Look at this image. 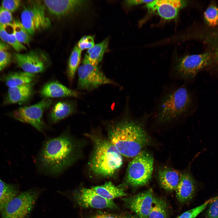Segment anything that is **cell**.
<instances>
[{"instance_id":"1","label":"cell","mask_w":218,"mask_h":218,"mask_svg":"<svg viewBox=\"0 0 218 218\" xmlns=\"http://www.w3.org/2000/svg\"><path fill=\"white\" fill-rule=\"evenodd\" d=\"M78 143L68 130L49 138L43 143L36 159L39 171L57 176L70 167L78 156Z\"/></svg>"},{"instance_id":"2","label":"cell","mask_w":218,"mask_h":218,"mask_svg":"<svg viewBox=\"0 0 218 218\" xmlns=\"http://www.w3.org/2000/svg\"><path fill=\"white\" fill-rule=\"evenodd\" d=\"M109 140L122 156L134 158L148 144V135L138 122L125 117L115 123L109 131Z\"/></svg>"},{"instance_id":"3","label":"cell","mask_w":218,"mask_h":218,"mask_svg":"<svg viewBox=\"0 0 218 218\" xmlns=\"http://www.w3.org/2000/svg\"><path fill=\"white\" fill-rule=\"evenodd\" d=\"M94 149L89 165L92 171L103 177L113 176L121 166L122 155L109 140L92 137Z\"/></svg>"},{"instance_id":"4","label":"cell","mask_w":218,"mask_h":218,"mask_svg":"<svg viewBox=\"0 0 218 218\" xmlns=\"http://www.w3.org/2000/svg\"><path fill=\"white\" fill-rule=\"evenodd\" d=\"M191 103L187 90L180 87L166 96L163 99L157 113V119L165 122L179 117L185 113Z\"/></svg>"},{"instance_id":"5","label":"cell","mask_w":218,"mask_h":218,"mask_svg":"<svg viewBox=\"0 0 218 218\" xmlns=\"http://www.w3.org/2000/svg\"><path fill=\"white\" fill-rule=\"evenodd\" d=\"M41 192L32 189L19 193L5 206L1 218H28Z\"/></svg>"},{"instance_id":"6","label":"cell","mask_w":218,"mask_h":218,"mask_svg":"<svg viewBox=\"0 0 218 218\" xmlns=\"http://www.w3.org/2000/svg\"><path fill=\"white\" fill-rule=\"evenodd\" d=\"M154 160L147 152L141 151L129 163L127 170L126 182L133 187L147 184L151 179Z\"/></svg>"},{"instance_id":"7","label":"cell","mask_w":218,"mask_h":218,"mask_svg":"<svg viewBox=\"0 0 218 218\" xmlns=\"http://www.w3.org/2000/svg\"><path fill=\"white\" fill-rule=\"evenodd\" d=\"M78 72V89L91 91L106 84L119 86L116 82L107 77L99 66L90 64L85 56Z\"/></svg>"},{"instance_id":"8","label":"cell","mask_w":218,"mask_h":218,"mask_svg":"<svg viewBox=\"0 0 218 218\" xmlns=\"http://www.w3.org/2000/svg\"><path fill=\"white\" fill-rule=\"evenodd\" d=\"M45 6L39 1H31L23 7L21 22L31 35L38 29L51 26V21L45 15Z\"/></svg>"},{"instance_id":"9","label":"cell","mask_w":218,"mask_h":218,"mask_svg":"<svg viewBox=\"0 0 218 218\" xmlns=\"http://www.w3.org/2000/svg\"><path fill=\"white\" fill-rule=\"evenodd\" d=\"M52 102L49 98H44L36 104L19 108L14 112L13 116L15 119L29 124L38 130L43 132L45 127L43 115Z\"/></svg>"},{"instance_id":"10","label":"cell","mask_w":218,"mask_h":218,"mask_svg":"<svg viewBox=\"0 0 218 218\" xmlns=\"http://www.w3.org/2000/svg\"><path fill=\"white\" fill-rule=\"evenodd\" d=\"M211 59V56L208 53L187 55L179 60L175 66V70L181 78H191L207 66Z\"/></svg>"},{"instance_id":"11","label":"cell","mask_w":218,"mask_h":218,"mask_svg":"<svg viewBox=\"0 0 218 218\" xmlns=\"http://www.w3.org/2000/svg\"><path fill=\"white\" fill-rule=\"evenodd\" d=\"M72 197L77 204L82 208L99 209L117 208L113 200L103 198L91 188H82L75 191Z\"/></svg>"},{"instance_id":"12","label":"cell","mask_w":218,"mask_h":218,"mask_svg":"<svg viewBox=\"0 0 218 218\" xmlns=\"http://www.w3.org/2000/svg\"><path fill=\"white\" fill-rule=\"evenodd\" d=\"M182 0H156L146 4V7L150 13L159 15L164 20L176 18L180 10L186 5Z\"/></svg>"},{"instance_id":"13","label":"cell","mask_w":218,"mask_h":218,"mask_svg":"<svg viewBox=\"0 0 218 218\" xmlns=\"http://www.w3.org/2000/svg\"><path fill=\"white\" fill-rule=\"evenodd\" d=\"M154 197L151 189L124 199L126 206L139 218H149Z\"/></svg>"},{"instance_id":"14","label":"cell","mask_w":218,"mask_h":218,"mask_svg":"<svg viewBox=\"0 0 218 218\" xmlns=\"http://www.w3.org/2000/svg\"><path fill=\"white\" fill-rule=\"evenodd\" d=\"M14 58L24 71L35 74L43 72L45 65L41 56L34 51L25 54L15 53Z\"/></svg>"},{"instance_id":"15","label":"cell","mask_w":218,"mask_h":218,"mask_svg":"<svg viewBox=\"0 0 218 218\" xmlns=\"http://www.w3.org/2000/svg\"><path fill=\"white\" fill-rule=\"evenodd\" d=\"M80 0H48L43 3L50 12L58 17H64L73 14L85 3Z\"/></svg>"},{"instance_id":"16","label":"cell","mask_w":218,"mask_h":218,"mask_svg":"<svg viewBox=\"0 0 218 218\" xmlns=\"http://www.w3.org/2000/svg\"><path fill=\"white\" fill-rule=\"evenodd\" d=\"M196 187L194 178L189 172L182 173L179 182L175 190L179 202L183 203L191 200L194 196Z\"/></svg>"},{"instance_id":"17","label":"cell","mask_w":218,"mask_h":218,"mask_svg":"<svg viewBox=\"0 0 218 218\" xmlns=\"http://www.w3.org/2000/svg\"><path fill=\"white\" fill-rule=\"evenodd\" d=\"M40 94L44 98L78 97L81 93L70 89L57 81H51L44 85L41 90Z\"/></svg>"},{"instance_id":"18","label":"cell","mask_w":218,"mask_h":218,"mask_svg":"<svg viewBox=\"0 0 218 218\" xmlns=\"http://www.w3.org/2000/svg\"><path fill=\"white\" fill-rule=\"evenodd\" d=\"M181 173L173 168L165 167L158 172V178L160 185L169 192L175 190L179 182Z\"/></svg>"},{"instance_id":"19","label":"cell","mask_w":218,"mask_h":218,"mask_svg":"<svg viewBox=\"0 0 218 218\" xmlns=\"http://www.w3.org/2000/svg\"><path fill=\"white\" fill-rule=\"evenodd\" d=\"M33 91L31 83L9 88L5 104H11L25 102L31 97Z\"/></svg>"},{"instance_id":"20","label":"cell","mask_w":218,"mask_h":218,"mask_svg":"<svg viewBox=\"0 0 218 218\" xmlns=\"http://www.w3.org/2000/svg\"><path fill=\"white\" fill-rule=\"evenodd\" d=\"M91 189L104 198L108 200L127 196L125 188L115 186L111 182L91 187Z\"/></svg>"},{"instance_id":"21","label":"cell","mask_w":218,"mask_h":218,"mask_svg":"<svg viewBox=\"0 0 218 218\" xmlns=\"http://www.w3.org/2000/svg\"><path fill=\"white\" fill-rule=\"evenodd\" d=\"M76 111L75 104L66 101L59 102L52 107L50 118L53 123H56L73 114Z\"/></svg>"},{"instance_id":"22","label":"cell","mask_w":218,"mask_h":218,"mask_svg":"<svg viewBox=\"0 0 218 218\" xmlns=\"http://www.w3.org/2000/svg\"><path fill=\"white\" fill-rule=\"evenodd\" d=\"M19 193L16 185L6 183L0 178V214L7 204Z\"/></svg>"},{"instance_id":"23","label":"cell","mask_w":218,"mask_h":218,"mask_svg":"<svg viewBox=\"0 0 218 218\" xmlns=\"http://www.w3.org/2000/svg\"><path fill=\"white\" fill-rule=\"evenodd\" d=\"M108 42V39H106L88 49L84 56L90 64L94 66H98L103 59L107 47Z\"/></svg>"},{"instance_id":"24","label":"cell","mask_w":218,"mask_h":218,"mask_svg":"<svg viewBox=\"0 0 218 218\" xmlns=\"http://www.w3.org/2000/svg\"><path fill=\"white\" fill-rule=\"evenodd\" d=\"M35 78V74L24 71L16 72L8 74L5 81L9 88L13 87L31 83Z\"/></svg>"},{"instance_id":"25","label":"cell","mask_w":218,"mask_h":218,"mask_svg":"<svg viewBox=\"0 0 218 218\" xmlns=\"http://www.w3.org/2000/svg\"><path fill=\"white\" fill-rule=\"evenodd\" d=\"M81 51L76 45L73 48L68 60L67 75L70 82L73 81L76 72L80 63Z\"/></svg>"},{"instance_id":"26","label":"cell","mask_w":218,"mask_h":218,"mask_svg":"<svg viewBox=\"0 0 218 218\" xmlns=\"http://www.w3.org/2000/svg\"><path fill=\"white\" fill-rule=\"evenodd\" d=\"M7 29L5 25H0V38L10 45L17 52L26 50V47L16 39L13 33V26L11 29Z\"/></svg>"},{"instance_id":"27","label":"cell","mask_w":218,"mask_h":218,"mask_svg":"<svg viewBox=\"0 0 218 218\" xmlns=\"http://www.w3.org/2000/svg\"><path fill=\"white\" fill-rule=\"evenodd\" d=\"M167 205L160 198L154 197L149 214V218H167Z\"/></svg>"},{"instance_id":"28","label":"cell","mask_w":218,"mask_h":218,"mask_svg":"<svg viewBox=\"0 0 218 218\" xmlns=\"http://www.w3.org/2000/svg\"><path fill=\"white\" fill-rule=\"evenodd\" d=\"M13 33L16 39L19 42L28 44L31 40V35L23 26L21 22L15 20L12 22Z\"/></svg>"},{"instance_id":"29","label":"cell","mask_w":218,"mask_h":218,"mask_svg":"<svg viewBox=\"0 0 218 218\" xmlns=\"http://www.w3.org/2000/svg\"><path fill=\"white\" fill-rule=\"evenodd\" d=\"M8 45L1 40L0 41V71L2 70L10 63L12 55L8 51Z\"/></svg>"},{"instance_id":"30","label":"cell","mask_w":218,"mask_h":218,"mask_svg":"<svg viewBox=\"0 0 218 218\" xmlns=\"http://www.w3.org/2000/svg\"><path fill=\"white\" fill-rule=\"evenodd\" d=\"M205 20L207 24L211 26L218 24V8L215 5L209 7L204 13Z\"/></svg>"},{"instance_id":"31","label":"cell","mask_w":218,"mask_h":218,"mask_svg":"<svg viewBox=\"0 0 218 218\" xmlns=\"http://www.w3.org/2000/svg\"><path fill=\"white\" fill-rule=\"evenodd\" d=\"M216 197L208 200L201 205L184 212L176 218H195L198 215L206 208L211 202Z\"/></svg>"},{"instance_id":"32","label":"cell","mask_w":218,"mask_h":218,"mask_svg":"<svg viewBox=\"0 0 218 218\" xmlns=\"http://www.w3.org/2000/svg\"><path fill=\"white\" fill-rule=\"evenodd\" d=\"M77 45L82 51L85 49H89L95 45L94 38L91 36H84L80 40Z\"/></svg>"},{"instance_id":"33","label":"cell","mask_w":218,"mask_h":218,"mask_svg":"<svg viewBox=\"0 0 218 218\" xmlns=\"http://www.w3.org/2000/svg\"><path fill=\"white\" fill-rule=\"evenodd\" d=\"M20 0H4L2 2L1 6L11 13L16 11L20 6Z\"/></svg>"},{"instance_id":"34","label":"cell","mask_w":218,"mask_h":218,"mask_svg":"<svg viewBox=\"0 0 218 218\" xmlns=\"http://www.w3.org/2000/svg\"><path fill=\"white\" fill-rule=\"evenodd\" d=\"M13 21L12 13L0 6V25H6L12 23Z\"/></svg>"},{"instance_id":"35","label":"cell","mask_w":218,"mask_h":218,"mask_svg":"<svg viewBox=\"0 0 218 218\" xmlns=\"http://www.w3.org/2000/svg\"><path fill=\"white\" fill-rule=\"evenodd\" d=\"M206 216L207 218H218V197L210 203Z\"/></svg>"},{"instance_id":"36","label":"cell","mask_w":218,"mask_h":218,"mask_svg":"<svg viewBox=\"0 0 218 218\" xmlns=\"http://www.w3.org/2000/svg\"><path fill=\"white\" fill-rule=\"evenodd\" d=\"M120 216L106 213H100L93 216L90 218H121Z\"/></svg>"},{"instance_id":"37","label":"cell","mask_w":218,"mask_h":218,"mask_svg":"<svg viewBox=\"0 0 218 218\" xmlns=\"http://www.w3.org/2000/svg\"><path fill=\"white\" fill-rule=\"evenodd\" d=\"M153 0H128L125 1V3L127 6L130 7L134 5H138L143 3H147L152 2Z\"/></svg>"},{"instance_id":"38","label":"cell","mask_w":218,"mask_h":218,"mask_svg":"<svg viewBox=\"0 0 218 218\" xmlns=\"http://www.w3.org/2000/svg\"><path fill=\"white\" fill-rule=\"evenodd\" d=\"M121 218H138L137 216L133 215H129L124 216H121Z\"/></svg>"},{"instance_id":"39","label":"cell","mask_w":218,"mask_h":218,"mask_svg":"<svg viewBox=\"0 0 218 218\" xmlns=\"http://www.w3.org/2000/svg\"><path fill=\"white\" fill-rule=\"evenodd\" d=\"M0 41H1V40H0Z\"/></svg>"}]
</instances>
